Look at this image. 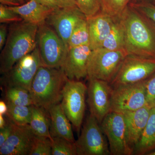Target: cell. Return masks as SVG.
Masks as SVG:
<instances>
[{"label":"cell","mask_w":155,"mask_h":155,"mask_svg":"<svg viewBox=\"0 0 155 155\" xmlns=\"http://www.w3.org/2000/svg\"><path fill=\"white\" fill-rule=\"evenodd\" d=\"M5 125L0 128V147L2 146L11 135L14 123L7 118Z\"/></svg>","instance_id":"obj_33"},{"label":"cell","mask_w":155,"mask_h":155,"mask_svg":"<svg viewBox=\"0 0 155 155\" xmlns=\"http://www.w3.org/2000/svg\"><path fill=\"white\" fill-rule=\"evenodd\" d=\"M17 1H18L21 5H22V4H24L25 0H17Z\"/></svg>","instance_id":"obj_42"},{"label":"cell","mask_w":155,"mask_h":155,"mask_svg":"<svg viewBox=\"0 0 155 155\" xmlns=\"http://www.w3.org/2000/svg\"><path fill=\"white\" fill-rule=\"evenodd\" d=\"M129 5L155 24V5L149 1L130 2Z\"/></svg>","instance_id":"obj_30"},{"label":"cell","mask_w":155,"mask_h":155,"mask_svg":"<svg viewBox=\"0 0 155 155\" xmlns=\"http://www.w3.org/2000/svg\"><path fill=\"white\" fill-rule=\"evenodd\" d=\"M42 65L44 64L37 47L17 62L8 72L2 74L1 83L5 87H18L29 91L38 70Z\"/></svg>","instance_id":"obj_7"},{"label":"cell","mask_w":155,"mask_h":155,"mask_svg":"<svg viewBox=\"0 0 155 155\" xmlns=\"http://www.w3.org/2000/svg\"><path fill=\"white\" fill-rule=\"evenodd\" d=\"M127 55L124 50L99 48L92 51L87 68V79H97L110 83Z\"/></svg>","instance_id":"obj_4"},{"label":"cell","mask_w":155,"mask_h":155,"mask_svg":"<svg viewBox=\"0 0 155 155\" xmlns=\"http://www.w3.org/2000/svg\"><path fill=\"white\" fill-rule=\"evenodd\" d=\"M35 136L29 125L14 123L11 135L0 147V155H29Z\"/></svg>","instance_id":"obj_15"},{"label":"cell","mask_w":155,"mask_h":155,"mask_svg":"<svg viewBox=\"0 0 155 155\" xmlns=\"http://www.w3.org/2000/svg\"><path fill=\"white\" fill-rule=\"evenodd\" d=\"M101 11L115 19L120 18L131 0H99Z\"/></svg>","instance_id":"obj_26"},{"label":"cell","mask_w":155,"mask_h":155,"mask_svg":"<svg viewBox=\"0 0 155 155\" xmlns=\"http://www.w3.org/2000/svg\"><path fill=\"white\" fill-rule=\"evenodd\" d=\"M51 141L50 138L35 135L29 155H51Z\"/></svg>","instance_id":"obj_28"},{"label":"cell","mask_w":155,"mask_h":155,"mask_svg":"<svg viewBox=\"0 0 155 155\" xmlns=\"http://www.w3.org/2000/svg\"><path fill=\"white\" fill-rule=\"evenodd\" d=\"M67 79L61 68L41 66L29 90L34 105L48 113L50 108L62 101V90Z\"/></svg>","instance_id":"obj_3"},{"label":"cell","mask_w":155,"mask_h":155,"mask_svg":"<svg viewBox=\"0 0 155 155\" xmlns=\"http://www.w3.org/2000/svg\"><path fill=\"white\" fill-rule=\"evenodd\" d=\"M8 107L7 103L3 101H0V115H5L8 112Z\"/></svg>","instance_id":"obj_38"},{"label":"cell","mask_w":155,"mask_h":155,"mask_svg":"<svg viewBox=\"0 0 155 155\" xmlns=\"http://www.w3.org/2000/svg\"><path fill=\"white\" fill-rule=\"evenodd\" d=\"M89 45L69 49L61 69L69 80H80L87 77L89 60L92 52Z\"/></svg>","instance_id":"obj_14"},{"label":"cell","mask_w":155,"mask_h":155,"mask_svg":"<svg viewBox=\"0 0 155 155\" xmlns=\"http://www.w3.org/2000/svg\"><path fill=\"white\" fill-rule=\"evenodd\" d=\"M8 8L18 14L23 20L38 26L46 22L54 10L42 5L36 0H29L20 5Z\"/></svg>","instance_id":"obj_18"},{"label":"cell","mask_w":155,"mask_h":155,"mask_svg":"<svg viewBox=\"0 0 155 155\" xmlns=\"http://www.w3.org/2000/svg\"><path fill=\"white\" fill-rule=\"evenodd\" d=\"M37 47L44 65L51 68H61L68 49L62 39L46 23L38 26Z\"/></svg>","instance_id":"obj_5"},{"label":"cell","mask_w":155,"mask_h":155,"mask_svg":"<svg viewBox=\"0 0 155 155\" xmlns=\"http://www.w3.org/2000/svg\"><path fill=\"white\" fill-rule=\"evenodd\" d=\"M48 114L51 119L50 133L51 137H62L75 142L72 126L61 103L50 108Z\"/></svg>","instance_id":"obj_19"},{"label":"cell","mask_w":155,"mask_h":155,"mask_svg":"<svg viewBox=\"0 0 155 155\" xmlns=\"http://www.w3.org/2000/svg\"><path fill=\"white\" fill-rule=\"evenodd\" d=\"M144 1H149V0H131L130 2H144Z\"/></svg>","instance_id":"obj_40"},{"label":"cell","mask_w":155,"mask_h":155,"mask_svg":"<svg viewBox=\"0 0 155 155\" xmlns=\"http://www.w3.org/2000/svg\"><path fill=\"white\" fill-rule=\"evenodd\" d=\"M86 18L78 7L59 8L53 10L46 23L55 31L68 49V41L73 30L79 22Z\"/></svg>","instance_id":"obj_13"},{"label":"cell","mask_w":155,"mask_h":155,"mask_svg":"<svg viewBox=\"0 0 155 155\" xmlns=\"http://www.w3.org/2000/svg\"><path fill=\"white\" fill-rule=\"evenodd\" d=\"M90 43L89 31L86 19H84L76 25L69 38L68 50L81 46L89 45Z\"/></svg>","instance_id":"obj_24"},{"label":"cell","mask_w":155,"mask_h":155,"mask_svg":"<svg viewBox=\"0 0 155 155\" xmlns=\"http://www.w3.org/2000/svg\"><path fill=\"white\" fill-rule=\"evenodd\" d=\"M152 3L155 5V0H152Z\"/></svg>","instance_id":"obj_43"},{"label":"cell","mask_w":155,"mask_h":155,"mask_svg":"<svg viewBox=\"0 0 155 155\" xmlns=\"http://www.w3.org/2000/svg\"><path fill=\"white\" fill-rule=\"evenodd\" d=\"M38 25L24 20L12 23L0 55V72H8L21 58L37 47Z\"/></svg>","instance_id":"obj_2"},{"label":"cell","mask_w":155,"mask_h":155,"mask_svg":"<svg viewBox=\"0 0 155 155\" xmlns=\"http://www.w3.org/2000/svg\"><path fill=\"white\" fill-rule=\"evenodd\" d=\"M155 150V107L151 110L149 118L140 139L134 147L133 155H147Z\"/></svg>","instance_id":"obj_20"},{"label":"cell","mask_w":155,"mask_h":155,"mask_svg":"<svg viewBox=\"0 0 155 155\" xmlns=\"http://www.w3.org/2000/svg\"><path fill=\"white\" fill-rule=\"evenodd\" d=\"M31 117L29 125L35 135L50 138L52 137L50 133V123L48 118V112L37 106L31 105Z\"/></svg>","instance_id":"obj_21"},{"label":"cell","mask_w":155,"mask_h":155,"mask_svg":"<svg viewBox=\"0 0 155 155\" xmlns=\"http://www.w3.org/2000/svg\"><path fill=\"white\" fill-rule=\"evenodd\" d=\"M23 19L18 14L9 9L7 6L0 5V22L11 23L22 21Z\"/></svg>","instance_id":"obj_31"},{"label":"cell","mask_w":155,"mask_h":155,"mask_svg":"<svg viewBox=\"0 0 155 155\" xmlns=\"http://www.w3.org/2000/svg\"><path fill=\"white\" fill-rule=\"evenodd\" d=\"M119 19L124 30L127 55L155 59L153 22L129 4Z\"/></svg>","instance_id":"obj_1"},{"label":"cell","mask_w":155,"mask_h":155,"mask_svg":"<svg viewBox=\"0 0 155 155\" xmlns=\"http://www.w3.org/2000/svg\"><path fill=\"white\" fill-rule=\"evenodd\" d=\"M147 155H155V150L151 152L148 154Z\"/></svg>","instance_id":"obj_41"},{"label":"cell","mask_w":155,"mask_h":155,"mask_svg":"<svg viewBox=\"0 0 155 155\" xmlns=\"http://www.w3.org/2000/svg\"><path fill=\"white\" fill-rule=\"evenodd\" d=\"M151 110L147 106L136 110L122 113L125 117L127 143L133 153L147 123Z\"/></svg>","instance_id":"obj_16"},{"label":"cell","mask_w":155,"mask_h":155,"mask_svg":"<svg viewBox=\"0 0 155 155\" xmlns=\"http://www.w3.org/2000/svg\"><path fill=\"white\" fill-rule=\"evenodd\" d=\"M102 129L96 119L90 115L75 141L77 155H110V148Z\"/></svg>","instance_id":"obj_9"},{"label":"cell","mask_w":155,"mask_h":155,"mask_svg":"<svg viewBox=\"0 0 155 155\" xmlns=\"http://www.w3.org/2000/svg\"><path fill=\"white\" fill-rule=\"evenodd\" d=\"M92 50L101 48L104 41L110 32L116 19L102 13L87 19Z\"/></svg>","instance_id":"obj_17"},{"label":"cell","mask_w":155,"mask_h":155,"mask_svg":"<svg viewBox=\"0 0 155 155\" xmlns=\"http://www.w3.org/2000/svg\"><path fill=\"white\" fill-rule=\"evenodd\" d=\"M1 4L8 7L20 5L21 4L17 0H0Z\"/></svg>","instance_id":"obj_37"},{"label":"cell","mask_w":155,"mask_h":155,"mask_svg":"<svg viewBox=\"0 0 155 155\" xmlns=\"http://www.w3.org/2000/svg\"><path fill=\"white\" fill-rule=\"evenodd\" d=\"M147 106L155 107V72L146 79Z\"/></svg>","instance_id":"obj_32"},{"label":"cell","mask_w":155,"mask_h":155,"mask_svg":"<svg viewBox=\"0 0 155 155\" xmlns=\"http://www.w3.org/2000/svg\"><path fill=\"white\" fill-rule=\"evenodd\" d=\"M77 6L87 19L101 11L99 0H76Z\"/></svg>","instance_id":"obj_29"},{"label":"cell","mask_w":155,"mask_h":155,"mask_svg":"<svg viewBox=\"0 0 155 155\" xmlns=\"http://www.w3.org/2000/svg\"><path fill=\"white\" fill-rule=\"evenodd\" d=\"M53 155H77L75 142L58 137H52Z\"/></svg>","instance_id":"obj_27"},{"label":"cell","mask_w":155,"mask_h":155,"mask_svg":"<svg viewBox=\"0 0 155 155\" xmlns=\"http://www.w3.org/2000/svg\"><path fill=\"white\" fill-rule=\"evenodd\" d=\"M155 72V59L127 55L110 83L113 88L146 80Z\"/></svg>","instance_id":"obj_8"},{"label":"cell","mask_w":155,"mask_h":155,"mask_svg":"<svg viewBox=\"0 0 155 155\" xmlns=\"http://www.w3.org/2000/svg\"><path fill=\"white\" fill-rule=\"evenodd\" d=\"M153 23H154V22H153ZM154 24L155 26V23H154Z\"/></svg>","instance_id":"obj_44"},{"label":"cell","mask_w":155,"mask_h":155,"mask_svg":"<svg viewBox=\"0 0 155 155\" xmlns=\"http://www.w3.org/2000/svg\"><path fill=\"white\" fill-rule=\"evenodd\" d=\"M87 87L80 80L67 79L62 90L61 104L65 114L78 134L85 113Z\"/></svg>","instance_id":"obj_6"},{"label":"cell","mask_w":155,"mask_h":155,"mask_svg":"<svg viewBox=\"0 0 155 155\" xmlns=\"http://www.w3.org/2000/svg\"><path fill=\"white\" fill-rule=\"evenodd\" d=\"M36 1L42 5L54 10L59 8L56 0H36Z\"/></svg>","instance_id":"obj_36"},{"label":"cell","mask_w":155,"mask_h":155,"mask_svg":"<svg viewBox=\"0 0 155 155\" xmlns=\"http://www.w3.org/2000/svg\"><path fill=\"white\" fill-rule=\"evenodd\" d=\"M6 124V120L4 117V115H0V128L4 127Z\"/></svg>","instance_id":"obj_39"},{"label":"cell","mask_w":155,"mask_h":155,"mask_svg":"<svg viewBox=\"0 0 155 155\" xmlns=\"http://www.w3.org/2000/svg\"><path fill=\"white\" fill-rule=\"evenodd\" d=\"M147 106L146 80L113 88L111 111L123 113Z\"/></svg>","instance_id":"obj_11"},{"label":"cell","mask_w":155,"mask_h":155,"mask_svg":"<svg viewBox=\"0 0 155 155\" xmlns=\"http://www.w3.org/2000/svg\"><path fill=\"white\" fill-rule=\"evenodd\" d=\"M87 103L90 115L101 125L111 111V99L113 88L107 81L99 79L88 80Z\"/></svg>","instance_id":"obj_12"},{"label":"cell","mask_w":155,"mask_h":155,"mask_svg":"<svg viewBox=\"0 0 155 155\" xmlns=\"http://www.w3.org/2000/svg\"><path fill=\"white\" fill-rule=\"evenodd\" d=\"M7 104L8 110L5 115L8 119L17 125H29L31 117V106H17Z\"/></svg>","instance_id":"obj_25"},{"label":"cell","mask_w":155,"mask_h":155,"mask_svg":"<svg viewBox=\"0 0 155 155\" xmlns=\"http://www.w3.org/2000/svg\"><path fill=\"white\" fill-rule=\"evenodd\" d=\"M101 48L112 51H125L124 30L119 19L115 21L110 32L104 41Z\"/></svg>","instance_id":"obj_22"},{"label":"cell","mask_w":155,"mask_h":155,"mask_svg":"<svg viewBox=\"0 0 155 155\" xmlns=\"http://www.w3.org/2000/svg\"><path fill=\"white\" fill-rule=\"evenodd\" d=\"M8 31L7 25L5 23H2L0 25V50H2L5 44Z\"/></svg>","instance_id":"obj_34"},{"label":"cell","mask_w":155,"mask_h":155,"mask_svg":"<svg viewBox=\"0 0 155 155\" xmlns=\"http://www.w3.org/2000/svg\"><path fill=\"white\" fill-rule=\"evenodd\" d=\"M59 8L77 7L76 0H56Z\"/></svg>","instance_id":"obj_35"},{"label":"cell","mask_w":155,"mask_h":155,"mask_svg":"<svg viewBox=\"0 0 155 155\" xmlns=\"http://www.w3.org/2000/svg\"><path fill=\"white\" fill-rule=\"evenodd\" d=\"M101 126L109 142L110 155H133V150L127 143L125 117L122 113L111 111Z\"/></svg>","instance_id":"obj_10"},{"label":"cell","mask_w":155,"mask_h":155,"mask_svg":"<svg viewBox=\"0 0 155 155\" xmlns=\"http://www.w3.org/2000/svg\"><path fill=\"white\" fill-rule=\"evenodd\" d=\"M5 88V97L7 104L17 106L34 105L30 92L28 90L18 87H9Z\"/></svg>","instance_id":"obj_23"}]
</instances>
